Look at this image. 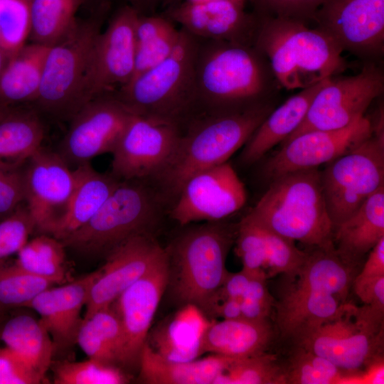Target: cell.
<instances>
[{"label": "cell", "instance_id": "obj_4", "mask_svg": "<svg viewBox=\"0 0 384 384\" xmlns=\"http://www.w3.org/2000/svg\"><path fill=\"white\" fill-rule=\"evenodd\" d=\"M356 270L335 249L309 248L274 303L281 336L294 341L335 316L347 302Z\"/></svg>", "mask_w": 384, "mask_h": 384}, {"label": "cell", "instance_id": "obj_3", "mask_svg": "<svg viewBox=\"0 0 384 384\" xmlns=\"http://www.w3.org/2000/svg\"><path fill=\"white\" fill-rule=\"evenodd\" d=\"M274 107L272 99L240 110L194 117L181 129L172 156L154 178L176 198L192 176L227 162Z\"/></svg>", "mask_w": 384, "mask_h": 384}, {"label": "cell", "instance_id": "obj_27", "mask_svg": "<svg viewBox=\"0 0 384 384\" xmlns=\"http://www.w3.org/2000/svg\"><path fill=\"white\" fill-rule=\"evenodd\" d=\"M330 78L301 90L275 107L245 144L240 156L241 162L252 164L285 140L303 121L314 97Z\"/></svg>", "mask_w": 384, "mask_h": 384}, {"label": "cell", "instance_id": "obj_40", "mask_svg": "<svg viewBox=\"0 0 384 384\" xmlns=\"http://www.w3.org/2000/svg\"><path fill=\"white\" fill-rule=\"evenodd\" d=\"M50 368L55 384H119L128 381L122 368L89 358L82 361L53 360Z\"/></svg>", "mask_w": 384, "mask_h": 384}, {"label": "cell", "instance_id": "obj_55", "mask_svg": "<svg viewBox=\"0 0 384 384\" xmlns=\"http://www.w3.org/2000/svg\"><path fill=\"white\" fill-rule=\"evenodd\" d=\"M6 315L0 314V324L3 321V319L5 318Z\"/></svg>", "mask_w": 384, "mask_h": 384}, {"label": "cell", "instance_id": "obj_19", "mask_svg": "<svg viewBox=\"0 0 384 384\" xmlns=\"http://www.w3.org/2000/svg\"><path fill=\"white\" fill-rule=\"evenodd\" d=\"M196 38L253 45L258 16L244 0H204L176 4L160 13Z\"/></svg>", "mask_w": 384, "mask_h": 384}, {"label": "cell", "instance_id": "obj_10", "mask_svg": "<svg viewBox=\"0 0 384 384\" xmlns=\"http://www.w3.org/2000/svg\"><path fill=\"white\" fill-rule=\"evenodd\" d=\"M383 316L368 305L346 302L335 316L294 341L353 375L380 361Z\"/></svg>", "mask_w": 384, "mask_h": 384}, {"label": "cell", "instance_id": "obj_36", "mask_svg": "<svg viewBox=\"0 0 384 384\" xmlns=\"http://www.w3.org/2000/svg\"><path fill=\"white\" fill-rule=\"evenodd\" d=\"M61 284L55 279L33 274L16 262L0 260V314H7L21 308H27L41 292Z\"/></svg>", "mask_w": 384, "mask_h": 384}, {"label": "cell", "instance_id": "obj_5", "mask_svg": "<svg viewBox=\"0 0 384 384\" xmlns=\"http://www.w3.org/2000/svg\"><path fill=\"white\" fill-rule=\"evenodd\" d=\"M321 171L282 175L245 216L250 221L309 248L334 250V228L324 198Z\"/></svg>", "mask_w": 384, "mask_h": 384}, {"label": "cell", "instance_id": "obj_46", "mask_svg": "<svg viewBox=\"0 0 384 384\" xmlns=\"http://www.w3.org/2000/svg\"><path fill=\"white\" fill-rule=\"evenodd\" d=\"M352 286L364 304L384 312V276Z\"/></svg>", "mask_w": 384, "mask_h": 384}, {"label": "cell", "instance_id": "obj_26", "mask_svg": "<svg viewBox=\"0 0 384 384\" xmlns=\"http://www.w3.org/2000/svg\"><path fill=\"white\" fill-rule=\"evenodd\" d=\"M384 238V185L334 230L338 256L357 267L363 257Z\"/></svg>", "mask_w": 384, "mask_h": 384}, {"label": "cell", "instance_id": "obj_48", "mask_svg": "<svg viewBox=\"0 0 384 384\" xmlns=\"http://www.w3.org/2000/svg\"><path fill=\"white\" fill-rule=\"evenodd\" d=\"M251 276L252 274L242 269L234 273L228 272L218 293L225 297L241 299Z\"/></svg>", "mask_w": 384, "mask_h": 384}, {"label": "cell", "instance_id": "obj_43", "mask_svg": "<svg viewBox=\"0 0 384 384\" xmlns=\"http://www.w3.org/2000/svg\"><path fill=\"white\" fill-rule=\"evenodd\" d=\"M326 0H250L259 16L287 18L308 23Z\"/></svg>", "mask_w": 384, "mask_h": 384}, {"label": "cell", "instance_id": "obj_21", "mask_svg": "<svg viewBox=\"0 0 384 384\" xmlns=\"http://www.w3.org/2000/svg\"><path fill=\"white\" fill-rule=\"evenodd\" d=\"M25 201L36 229L47 234L63 213L73 192L75 177L60 156L41 146L23 169Z\"/></svg>", "mask_w": 384, "mask_h": 384}, {"label": "cell", "instance_id": "obj_29", "mask_svg": "<svg viewBox=\"0 0 384 384\" xmlns=\"http://www.w3.org/2000/svg\"><path fill=\"white\" fill-rule=\"evenodd\" d=\"M233 357L212 354L188 361L168 359L146 342L139 364V380L147 384H212Z\"/></svg>", "mask_w": 384, "mask_h": 384}, {"label": "cell", "instance_id": "obj_42", "mask_svg": "<svg viewBox=\"0 0 384 384\" xmlns=\"http://www.w3.org/2000/svg\"><path fill=\"white\" fill-rule=\"evenodd\" d=\"M36 229L26 205L22 203L10 215L0 220V260L18 252L28 242Z\"/></svg>", "mask_w": 384, "mask_h": 384}, {"label": "cell", "instance_id": "obj_17", "mask_svg": "<svg viewBox=\"0 0 384 384\" xmlns=\"http://www.w3.org/2000/svg\"><path fill=\"white\" fill-rule=\"evenodd\" d=\"M243 183L228 162L200 171L182 186L176 197L171 218L180 225L221 221L246 202Z\"/></svg>", "mask_w": 384, "mask_h": 384}, {"label": "cell", "instance_id": "obj_12", "mask_svg": "<svg viewBox=\"0 0 384 384\" xmlns=\"http://www.w3.org/2000/svg\"><path fill=\"white\" fill-rule=\"evenodd\" d=\"M383 91L384 75L375 63H369L356 75L331 78L314 97L303 121L283 142L309 131L348 126L363 117Z\"/></svg>", "mask_w": 384, "mask_h": 384}, {"label": "cell", "instance_id": "obj_14", "mask_svg": "<svg viewBox=\"0 0 384 384\" xmlns=\"http://www.w3.org/2000/svg\"><path fill=\"white\" fill-rule=\"evenodd\" d=\"M180 135L174 124L133 114L112 153L110 173L119 181L154 178L168 163Z\"/></svg>", "mask_w": 384, "mask_h": 384}, {"label": "cell", "instance_id": "obj_23", "mask_svg": "<svg viewBox=\"0 0 384 384\" xmlns=\"http://www.w3.org/2000/svg\"><path fill=\"white\" fill-rule=\"evenodd\" d=\"M98 270L59 287H50L38 294L28 304L39 315V320L49 333L54 353H64L77 344V336L83 317L81 311Z\"/></svg>", "mask_w": 384, "mask_h": 384}, {"label": "cell", "instance_id": "obj_44", "mask_svg": "<svg viewBox=\"0 0 384 384\" xmlns=\"http://www.w3.org/2000/svg\"><path fill=\"white\" fill-rule=\"evenodd\" d=\"M22 168L16 170L0 168V220L25 201Z\"/></svg>", "mask_w": 384, "mask_h": 384}, {"label": "cell", "instance_id": "obj_9", "mask_svg": "<svg viewBox=\"0 0 384 384\" xmlns=\"http://www.w3.org/2000/svg\"><path fill=\"white\" fill-rule=\"evenodd\" d=\"M159 198L143 180L119 181L95 215L60 241L80 255L107 257L129 238L152 234L161 218Z\"/></svg>", "mask_w": 384, "mask_h": 384}, {"label": "cell", "instance_id": "obj_41", "mask_svg": "<svg viewBox=\"0 0 384 384\" xmlns=\"http://www.w3.org/2000/svg\"><path fill=\"white\" fill-rule=\"evenodd\" d=\"M30 4L27 0H0V48L9 58L30 35Z\"/></svg>", "mask_w": 384, "mask_h": 384}, {"label": "cell", "instance_id": "obj_52", "mask_svg": "<svg viewBox=\"0 0 384 384\" xmlns=\"http://www.w3.org/2000/svg\"><path fill=\"white\" fill-rule=\"evenodd\" d=\"M204 1V0H164L161 5V11L169 8L170 6L182 4V3H186V2H193V1Z\"/></svg>", "mask_w": 384, "mask_h": 384}, {"label": "cell", "instance_id": "obj_38", "mask_svg": "<svg viewBox=\"0 0 384 384\" xmlns=\"http://www.w3.org/2000/svg\"><path fill=\"white\" fill-rule=\"evenodd\" d=\"M296 349L284 367L286 383L329 384L354 381L351 374L328 359L302 347Z\"/></svg>", "mask_w": 384, "mask_h": 384}, {"label": "cell", "instance_id": "obj_56", "mask_svg": "<svg viewBox=\"0 0 384 384\" xmlns=\"http://www.w3.org/2000/svg\"><path fill=\"white\" fill-rule=\"evenodd\" d=\"M27 1H31V0H27Z\"/></svg>", "mask_w": 384, "mask_h": 384}, {"label": "cell", "instance_id": "obj_49", "mask_svg": "<svg viewBox=\"0 0 384 384\" xmlns=\"http://www.w3.org/2000/svg\"><path fill=\"white\" fill-rule=\"evenodd\" d=\"M274 307V303L260 302L245 298L240 299L242 317L247 320H268Z\"/></svg>", "mask_w": 384, "mask_h": 384}, {"label": "cell", "instance_id": "obj_51", "mask_svg": "<svg viewBox=\"0 0 384 384\" xmlns=\"http://www.w3.org/2000/svg\"><path fill=\"white\" fill-rule=\"evenodd\" d=\"M112 0H83V4L90 2L95 13H105Z\"/></svg>", "mask_w": 384, "mask_h": 384}, {"label": "cell", "instance_id": "obj_20", "mask_svg": "<svg viewBox=\"0 0 384 384\" xmlns=\"http://www.w3.org/2000/svg\"><path fill=\"white\" fill-rule=\"evenodd\" d=\"M166 255V249L151 233L136 235L121 244L106 257V262L98 269V275L90 289L84 316L111 306Z\"/></svg>", "mask_w": 384, "mask_h": 384}, {"label": "cell", "instance_id": "obj_45", "mask_svg": "<svg viewBox=\"0 0 384 384\" xmlns=\"http://www.w3.org/2000/svg\"><path fill=\"white\" fill-rule=\"evenodd\" d=\"M44 380L10 349L0 346V384H38Z\"/></svg>", "mask_w": 384, "mask_h": 384}, {"label": "cell", "instance_id": "obj_25", "mask_svg": "<svg viewBox=\"0 0 384 384\" xmlns=\"http://www.w3.org/2000/svg\"><path fill=\"white\" fill-rule=\"evenodd\" d=\"M75 186L60 217L47 234L63 240L87 223L118 185L111 173H100L86 163L74 169Z\"/></svg>", "mask_w": 384, "mask_h": 384}, {"label": "cell", "instance_id": "obj_47", "mask_svg": "<svg viewBox=\"0 0 384 384\" xmlns=\"http://www.w3.org/2000/svg\"><path fill=\"white\" fill-rule=\"evenodd\" d=\"M368 253L363 268L355 276L353 284L384 276V238Z\"/></svg>", "mask_w": 384, "mask_h": 384}, {"label": "cell", "instance_id": "obj_32", "mask_svg": "<svg viewBox=\"0 0 384 384\" xmlns=\"http://www.w3.org/2000/svg\"><path fill=\"white\" fill-rule=\"evenodd\" d=\"M48 46L24 45L9 60L0 75V101L9 106L33 102L42 80Z\"/></svg>", "mask_w": 384, "mask_h": 384}, {"label": "cell", "instance_id": "obj_11", "mask_svg": "<svg viewBox=\"0 0 384 384\" xmlns=\"http://www.w3.org/2000/svg\"><path fill=\"white\" fill-rule=\"evenodd\" d=\"M322 193L334 230L384 185V132L328 163L320 173Z\"/></svg>", "mask_w": 384, "mask_h": 384}, {"label": "cell", "instance_id": "obj_15", "mask_svg": "<svg viewBox=\"0 0 384 384\" xmlns=\"http://www.w3.org/2000/svg\"><path fill=\"white\" fill-rule=\"evenodd\" d=\"M138 12L128 4L119 7L99 34L90 66L86 94L88 102L117 93L133 77L135 30Z\"/></svg>", "mask_w": 384, "mask_h": 384}, {"label": "cell", "instance_id": "obj_28", "mask_svg": "<svg viewBox=\"0 0 384 384\" xmlns=\"http://www.w3.org/2000/svg\"><path fill=\"white\" fill-rule=\"evenodd\" d=\"M273 337L268 320L243 318L211 321L200 342V353L242 358L265 353Z\"/></svg>", "mask_w": 384, "mask_h": 384}, {"label": "cell", "instance_id": "obj_34", "mask_svg": "<svg viewBox=\"0 0 384 384\" xmlns=\"http://www.w3.org/2000/svg\"><path fill=\"white\" fill-rule=\"evenodd\" d=\"M181 33V29L161 14L139 15L132 78L166 59L177 46Z\"/></svg>", "mask_w": 384, "mask_h": 384}, {"label": "cell", "instance_id": "obj_13", "mask_svg": "<svg viewBox=\"0 0 384 384\" xmlns=\"http://www.w3.org/2000/svg\"><path fill=\"white\" fill-rule=\"evenodd\" d=\"M133 112L114 95L96 97L70 119L57 153L70 167L112 153Z\"/></svg>", "mask_w": 384, "mask_h": 384}, {"label": "cell", "instance_id": "obj_6", "mask_svg": "<svg viewBox=\"0 0 384 384\" xmlns=\"http://www.w3.org/2000/svg\"><path fill=\"white\" fill-rule=\"evenodd\" d=\"M181 31L173 52L114 94L134 114L169 122L181 130L197 114V39Z\"/></svg>", "mask_w": 384, "mask_h": 384}, {"label": "cell", "instance_id": "obj_2", "mask_svg": "<svg viewBox=\"0 0 384 384\" xmlns=\"http://www.w3.org/2000/svg\"><path fill=\"white\" fill-rule=\"evenodd\" d=\"M257 16L253 46L267 60L279 86L303 90L347 68L341 46L319 26L293 18Z\"/></svg>", "mask_w": 384, "mask_h": 384}, {"label": "cell", "instance_id": "obj_53", "mask_svg": "<svg viewBox=\"0 0 384 384\" xmlns=\"http://www.w3.org/2000/svg\"><path fill=\"white\" fill-rule=\"evenodd\" d=\"M9 57L0 48V75L6 65Z\"/></svg>", "mask_w": 384, "mask_h": 384}, {"label": "cell", "instance_id": "obj_37", "mask_svg": "<svg viewBox=\"0 0 384 384\" xmlns=\"http://www.w3.org/2000/svg\"><path fill=\"white\" fill-rule=\"evenodd\" d=\"M65 247L63 242L48 234L28 241L18 252L16 263L23 270L60 284L65 279Z\"/></svg>", "mask_w": 384, "mask_h": 384}, {"label": "cell", "instance_id": "obj_39", "mask_svg": "<svg viewBox=\"0 0 384 384\" xmlns=\"http://www.w3.org/2000/svg\"><path fill=\"white\" fill-rule=\"evenodd\" d=\"M284 384V367L277 358L266 353L242 358H233L228 367L215 384Z\"/></svg>", "mask_w": 384, "mask_h": 384}, {"label": "cell", "instance_id": "obj_1", "mask_svg": "<svg viewBox=\"0 0 384 384\" xmlns=\"http://www.w3.org/2000/svg\"><path fill=\"white\" fill-rule=\"evenodd\" d=\"M196 39V115L240 110L274 99L279 85L253 45Z\"/></svg>", "mask_w": 384, "mask_h": 384}, {"label": "cell", "instance_id": "obj_24", "mask_svg": "<svg viewBox=\"0 0 384 384\" xmlns=\"http://www.w3.org/2000/svg\"><path fill=\"white\" fill-rule=\"evenodd\" d=\"M235 251L242 270L267 279L282 274L293 277L303 263L306 251L245 217L238 225Z\"/></svg>", "mask_w": 384, "mask_h": 384}, {"label": "cell", "instance_id": "obj_31", "mask_svg": "<svg viewBox=\"0 0 384 384\" xmlns=\"http://www.w3.org/2000/svg\"><path fill=\"white\" fill-rule=\"evenodd\" d=\"M77 344L89 358L124 369V332L111 306L83 316Z\"/></svg>", "mask_w": 384, "mask_h": 384}, {"label": "cell", "instance_id": "obj_18", "mask_svg": "<svg viewBox=\"0 0 384 384\" xmlns=\"http://www.w3.org/2000/svg\"><path fill=\"white\" fill-rule=\"evenodd\" d=\"M314 21L343 50L363 58L384 53V0H326Z\"/></svg>", "mask_w": 384, "mask_h": 384}, {"label": "cell", "instance_id": "obj_8", "mask_svg": "<svg viewBox=\"0 0 384 384\" xmlns=\"http://www.w3.org/2000/svg\"><path fill=\"white\" fill-rule=\"evenodd\" d=\"M103 14L77 20L70 31L49 48L40 90L33 102L38 113L70 121L88 102L87 85Z\"/></svg>", "mask_w": 384, "mask_h": 384}, {"label": "cell", "instance_id": "obj_50", "mask_svg": "<svg viewBox=\"0 0 384 384\" xmlns=\"http://www.w3.org/2000/svg\"><path fill=\"white\" fill-rule=\"evenodd\" d=\"M126 4L134 9L139 15L156 14L164 0H124Z\"/></svg>", "mask_w": 384, "mask_h": 384}, {"label": "cell", "instance_id": "obj_33", "mask_svg": "<svg viewBox=\"0 0 384 384\" xmlns=\"http://www.w3.org/2000/svg\"><path fill=\"white\" fill-rule=\"evenodd\" d=\"M44 127L33 110H14L0 121V168L21 169L42 146Z\"/></svg>", "mask_w": 384, "mask_h": 384}, {"label": "cell", "instance_id": "obj_16", "mask_svg": "<svg viewBox=\"0 0 384 384\" xmlns=\"http://www.w3.org/2000/svg\"><path fill=\"white\" fill-rule=\"evenodd\" d=\"M373 134L371 120L365 115L348 126L331 130H312L281 143L280 149L264 164L268 181L290 172L316 169L359 145Z\"/></svg>", "mask_w": 384, "mask_h": 384}, {"label": "cell", "instance_id": "obj_22", "mask_svg": "<svg viewBox=\"0 0 384 384\" xmlns=\"http://www.w3.org/2000/svg\"><path fill=\"white\" fill-rule=\"evenodd\" d=\"M168 284L166 255L112 304L125 339L124 369L138 370L142 348Z\"/></svg>", "mask_w": 384, "mask_h": 384}, {"label": "cell", "instance_id": "obj_35", "mask_svg": "<svg viewBox=\"0 0 384 384\" xmlns=\"http://www.w3.org/2000/svg\"><path fill=\"white\" fill-rule=\"evenodd\" d=\"M30 35L32 43L50 47L74 26L83 0H31Z\"/></svg>", "mask_w": 384, "mask_h": 384}, {"label": "cell", "instance_id": "obj_30", "mask_svg": "<svg viewBox=\"0 0 384 384\" xmlns=\"http://www.w3.org/2000/svg\"><path fill=\"white\" fill-rule=\"evenodd\" d=\"M0 341L45 380L55 355L54 346L39 319L26 312L7 314L0 324Z\"/></svg>", "mask_w": 384, "mask_h": 384}, {"label": "cell", "instance_id": "obj_54", "mask_svg": "<svg viewBox=\"0 0 384 384\" xmlns=\"http://www.w3.org/2000/svg\"><path fill=\"white\" fill-rule=\"evenodd\" d=\"M12 108L0 101V121L2 120L11 111Z\"/></svg>", "mask_w": 384, "mask_h": 384}, {"label": "cell", "instance_id": "obj_7", "mask_svg": "<svg viewBox=\"0 0 384 384\" xmlns=\"http://www.w3.org/2000/svg\"><path fill=\"white\" fill-rule=\"evenodd\" d=\"M237 230L220 221L209 222L188 229L166 249L167 287L178 302L206 312L228 272L226 258Z\"/></svg>", "mask_w": 384, "mask_h": 384}]
</instances>
